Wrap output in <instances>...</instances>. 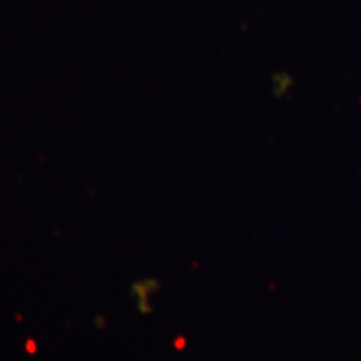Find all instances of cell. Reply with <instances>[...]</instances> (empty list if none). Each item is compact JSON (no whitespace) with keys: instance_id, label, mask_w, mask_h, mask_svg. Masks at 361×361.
Segmentation results:
<instances>
[]
</instances>
